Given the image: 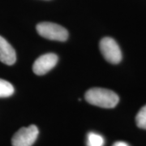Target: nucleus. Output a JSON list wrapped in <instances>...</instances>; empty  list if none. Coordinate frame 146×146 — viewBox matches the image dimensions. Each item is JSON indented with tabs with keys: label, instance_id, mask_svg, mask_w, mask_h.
Segmentation results:
<instances>
[{
	"label": "nucleus",
	"instance_id": "nucleus-1",
	"mask_svg": "<svg viewBox=\"0 0 146 146\" xmlns=\"http://www.w3.org/2000/svg\"><path fill=\"white\" fill-rule=\"evenodd\" d=\"M84 97L89 104L102 108H114L119 101V96L115 92L102 88L90 89L85 93Z\"/></svg>",
	"mask_w": 146,
	"mask_h": 146
},
{
	"label": "nucleus",
	"instance_id": "nucleus-2",
	"mask_svg": "<svg viewBox=\"0 0 146 146\" xmlns=\"http://www.w3.org/2000/svg\"><path fill=\"white\" fill-rule=\"evenodd\" d=\"M36 31L40 36L52 41L64 42L68 39V30L61 25L50 22H42L36 25Z\"/></svg>",
	"mask_w": 146,
	"mask_h": 146
},
{
	"label": "nucleus",
	"instance_id": "nucleus-3",
	"mask_svg": "<svg viewBox=\"0 0 146 146\" xmlns=\"http://www.w3.org/2000/svg\"><path fill=\"white\" fill-rule=\"evenodd\" d=\"M100 50L106 61L117 64L122 59V53L117 42L111 37H104L100 42Z\"/></svg>",
	"mask_w": 146,
	"mask_h": 146
},
{
	"label": "nucleus",
	"instance_id": "nucleus-4",
	"mask_svg": "<svg viewBox=\"0 0 146 146\" xmlns=\"http://www.w3.org/2000/svg\"><path fill=\"white\" fill-rule=\"evenodd\" d=\"M39 131L35 125L22 127L17 131L11 139L12 146H32L36 141Z\"/></svg>",
	"mask_w": 146,
	"mask_h": 146
},
{
	"label": "nucleus",
	"instance_id": "nucleus-5",
	"mask_svg": "<svg viewBox=\"0 0 146 146\" xmlns=\"http://www.w3.org/2000/svg\"><path fill=\"white\" fill-rule=\"evenodd\" d=\"M58 56L55 54L48 53L37 58L33 65V71L36 75L42 76L55 67L58 63Z\"/></svg>",
	"mask_w": 146,
	"mask_h": 146
},
{
	"label": "nucleus",
	"instance_id": "nucleus-6",
	"mask_svg": "<svg viewBox=\"0 0 146 146\" xmlns=\"http://www.w3.org/2000/svg\"><path fill=\"white\" fill-rule=\"evenodd\" d=\"M16 60L15 50L6 39L0 36V61L7 65H13Z\"/></svg>",
	"mask_w": 146,
	"mask_h": 146
},
{
	"label": "nucleus",
	"instance_id": "nucleus-7",
	"mask_svg": "<svg viewBox=\"0 0 146 146\" xmlns=\"http://www.w3.org/2000/svg\"><path fill=\"white\" fill-rule=\"evenodd\" d=\"M14 94V87L5 80L0 79V98H8Z\"/></svg>",
	"mask_w": 146,
	"mask_h": 146
},
{
	"label": "nucleus",
	"instance_id": "nucleus-8",
	"mask_svg": "<svg viewBox=\"0 0 146 146\" xmlns=\"http://www.w3.org/2000/svg\"><path fill=\"white\" fill-rule=\"evenodd\" d=\"M104 144V138L99 134L95 132H89L88 134L87 146H103Z\"/></svg>",
	"mask_w": 146,
	"mask_h": 146
},
{
	"label": "nucleus",
	"instance_id": "nucleus-9",
	"mask_svg": "<svg viewBox=\"0 0 146 146\" xmlns=\"http://www.w3.org/2000/svg\"><path fill=\"white\" fill-rule=\"evenodd\" d=\"M136 122L137 126L140 128L146 130V105L145 106H143L137 113L136 117Z\"/></svg>",
	"mask_w": 146,
	"mask_h": 146
},
{
	"label": "nucleus",
	"instance_id": "nucleus-10",
	"mask_svg": "<svg viewBox=\"0 0 146 146\" xmlns=\"http://www.w3.org/2000/svg\"><path fill=\"white\" fill-rule=\"evenodd\" d=\"M113 146H129V145L123 141H117L113 145Z\"/></svg>",
	"mask_w": 146,
	"mask_h": 146
}]
</instances>
